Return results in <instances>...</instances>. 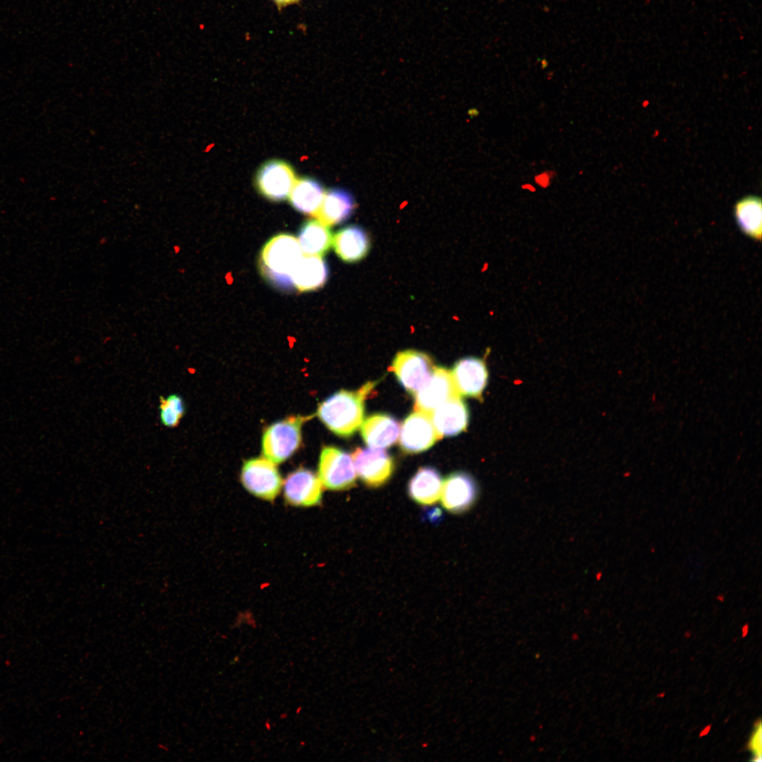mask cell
Segmentation results:
<instances>
[{
  "mask_svg": "<svg viewBox=\"0 0 762 762\" xmlns=\"http://www.w3.org/2000/svg\"><path fill=\"white\" fill-rule=\"evenodd\" d=\"M441 438L430 415L415 410L401 425L399 444L404 452L414 454L428 449Z\"/></svg>",
  "mask_w": 762,
  "mask_h": 762,
  "instance_id": "obj_8",
  "label": "cell"
},
{
  "mask_svg": "<svg viewBox=\"0 0 762 762\" xmlns=\"http://www.w3.org/2000/svg\"><path fill=\"white\" fill-rule=\"evenodd\" d=\"M328 270L322 256L304 255L291 274L293 286L300 291L315 290L323 286Z\"/></svg>",
  "mask_w": 762,
  "mask_h": 762,
  "instance_id": "obj_19",
  "label": "cell"
},
{
  "mask_svg": "<svg viewBox=\"0 0 762 762\" xmlns=\"http://www.w3.org/2000/svg\"><path fill=\"white\" fill-rule=\"evenodd\" d=\"M356 472L352 456L339 448H322L318 464V477L330 490H344L356 483Z\"/></svg>",
  "mask_w": 762,
  "mask_h": 762,
  "instance_id": "obj_4",
  "label": "cell"
},
{
  "mask_svg": "<svg viewBox=\"0 0 762 762\" xmlns=\"http://www.w3.org/2000/svg\"><path fill=\"white\" fill-rule=\"evenodd\" d=\"M332 243L338 256L349 262L362 259L370 247L367 234L357 226H349L339 230L334 235Z\"/></svg>",
  "mask_w": 762,
  "mask_h": 762,
  "instance_id": "obj_20",
  "label": "cell"
},
{
  "mask_svg": "<svg viewBox=\"0 0 762 762\" xmlns=\"http://www.w3.org/2000/svg\"><path fill=\"white\" fill-rule=\"evenodd\" d=\"M451 372L443 367H435L431 375L415 393V410L428 414L447 400L459 397Z\"/></svg>",
  "mask_w": 762,
  "mask_h": 762,
  "instance_id": "obj_10",
  "label": "cell"
},
{
  "mask_svg": "<svg viewBox=\"0 0 762 762\" xmlns=\"http://www.w3.org/2000/svg\"><path fill=\"white\" fill-rule=\"evenodd\" d=\"M751 749L755 753L756 758L752 759L756 761L757 757L761 758V723L758 724V727L756 730V732L752 736L750 742Z\"/></svg>",
  "mask_w": 762,
  "mask_h": 762,
  "instance_id": "obj_24",
  "label": "cell"
},
{
  "mask_svg": "<svg viewBox=\"0 0 762 762\" xmlns=\"http://www.w3.org/2000/svg\"><path fill=\"white\" fill-rule=\"evenodd\" d=\"M522 188H529V189H531V188L534 189V188L533 187V186H531V185H530V184H525V185H523V186H522Z\"/></svg>",
  "mask_w": 762,
  "mask_h": 762,
  "instance_id": "obj_28",
  "label": "cell"
},
{
  "mask_svg": "<svg viewBox=\"0 0 762 762\" xmlns=\"http://www.w3.org/2000/svg\"><path fill=\"white\" fill-rule=\"evenodd\" d=\"M312 416H294L276 422L265 431L262 453L267 459L279 464L289 459L299 447L301 428Z\"/></svg>",
  "mask_w": 762,
  "mask_h": 762,
  "instance_id": "obj_3",
  "label": "cell"
},
{
  "mask_svg": "<svg viewBox=\"0 0 762 762\" xmlns=\"http://www.w3.org/2000/svg\"><path fill=\"white\" fill-rule=\"evenodd\" d=\"M303 255L296 237L287 234H278L261 251V271L273 285L288 289L293 286L291 274Z\"/></svg>",
  "mask_w": 762,
  "mask_h": 762,
  "instance_id": "obj_2",
  "label": "cell"
},
{
  "mask_svg": "<svg viewBox=\"0 0 762 762\" xmlns=\"http://www.w3.org/2000/svg\"><path fill=\"white\" fill-rule=\"evenodd\" d=\"M434 368L433 361L425 353L406 350L395 356L389 370L408 392L415 394L428 380Z\"/></svg>",
  "mask_w": 762,
  "mask_h": 762,
  "instance_id": "obj_6",
  "label": "cell"
},
{
  "mask_svg": "<svg viewBox=\"0 0 762 762\" xmlns=\"http://www.w3.org/2000/svg\"><path fill=\"white\" fill-rule=\"evenodd\" d=\"M355 207L351 195L344 189L332 188L327 192L314 215L326 226H333L348 219Z\"/></svg>",
  "mask_w": 762,
  "mask_h": 762,
  "instance_id": "obj_17",
  "label": "cell"
},
{
  "mask_svg": "<svg viewBox=\"0 0 762 762\" xmlns=\"http://www.w3.org/2000/svg\"><path fill=\"white\" fill-rule=\"evenodd\" d=\"M279 8L298 2L299 0H273Z\"/></svg>",
  "mask_w": 762,
  "mask_h": 762,
  "instance_id": "obj_26",
  "label": "cell"
},
{
  "mask_svg": "<svg viewBox=\"0 0 762 762\" xmlns=\"http://www.w3.org/2000/svg\"><path fill=\"white\" fill-rule=\"evenodd\" d=\"M556 176V172L553 170H546L538 175H536L534 180L537 184L543 188H546L550 186L551 181Z\"/></svg>",
  "mask_w": 762,
  "mask_h": 762,
  "instance_id": "obj_25",
  "label": "cell"
},
{
  "mask_svg": "<svg viewBox=\"0 0 762 762\" xmlns=\"http://www.w3.org/2000/svg\"><path fill=\"white\" fill-rule=\"evenodd\" d=\"M324 195V189L318 181L304 177L296 180L289 197L291 204L296 210L314 216Z\"/></svg>",
  "mask_w": 762,
  "mask_h": 762,
  "instance_id": "obj_21",
  "label": "cell"
},
{
  "mask_svg": "<svg viewBox=\"0 0 762 762\" xmlns=\"http://www.w3.org/2000/svg\"><path fill=\"white\" fill-rule=\"evenodd\" d=\"M430 417L441 437L454 436L466 428L468 411L466 404L459 396L441 404L431 413Z\"/></svg>",
  "mask_w": 762,
  "mask_h": 762,
  "instance_id": "obj_14",
  "label": "cell"
},
{
  "mask_svg": "<svg viewBox=\"0 0 762 762\" xmlns=\"http://www.w3.org/2000/svg\"><path fill=\"white\" fill-rule=\"evenodd\" d=\"M442 479L438 471L431 466L420 468L408 483V495L415 502L432 505L440 497Z\"/></svg>",
  "mask_w": 762,
  "mask_h": 762,
  "instance_id": "obj_16",
  "label": "cell"
},
{
  "mask_svg": "<svg viewBox=\"0 0 762 762\" xmlns=\"http://www.w3.org/2000/svg\"><path fill=\"white\" fill-rule=\"evenodd\" d=\"M298 241L304 255L322 256L330 248L332 238L327 226L315 219L304 223Z\"/></svg>",
  "mask_w": 762,
  "mask_h": 762,
  "instance_id": "obj_22",
  "label": "cell"
},
{
  "mask_svg": "<svg viewBox=\"0 0 762 762\" xmlns=\"http://www.w3.org/2000/svg\"><path fill=\"white\" fill-rule=\"evenodd\" d=\"M296 181L292 167L282 160H270L258 170L255 183L261 194L272 201L289 197Z\"/></svg>",
  "mask_w": 762,
  "mask_h": 762,
  "instance_id": "obj_9",
  "label": "cell"
},
{
  "mask_svg": "<svg viewBox=\"0 0 762 762\" xmlns=\"http://www.w3.org/2000/svg\"><path fill=\"white\" fill-rule=\"evenodd\" d=\"M361 430L362 437L369 447L385 449L397 440L399 425L390 415L375 413L363 421Z\"/></svg>",
  "mask_w": 762,
  "mask_h": 762,
  "instance_id": "obj_15",
  "label": "cell"
},
{
  "mask_svg": "<svg viewBox=\"0 0 762 762\" xmlns=\"http://www.w3.org/2000/svg\"><path fill=\"white\" fill-rule=\"evenodd\" d=\"M747 631H748V627H747V626H744V629H743V636H746V634H747Z\"/></svg>",
  "mask_w": 762,
  "mask_h": 762,
  "instance_id": "obj_29",
  "label": "cell"
},
{
  "mask_svg": "<svg viewBox=\"0 0 762 762\" xmlns=\"http://www.w3.org/2000/svg\"><path fill=\"white\" fill-rule=\"evenodd\" d=\"M352 458L356 474L369 487L385 484L394 470L392 457L382 449L357 448Z\"/></svg>",
  "mask_w": 762,
  "mask_h": 762,
  "instance_id": "obj_7",
  "label": "cell"
},
{
  "mask_svg": "<svg viewBox=\"0 0 762 762\" xmlns=\"http://www.w3.org/2000/svg\"><path fill=\"white\" fill-rule=\"evenodd\" d=\"M368 382L357 391L340 390L318 406L317 416L334 434L349 437L361 425L364 417V400L373 388Z\"/></svg>",
  "mask_w": 762,
  "mask_h": 762,
  "instance_id": "obj_1",
  "label": "cell"
},
{
  "mask_svg": "<svg viewBox=\"0 0 762 762\" xmlns=\"http://www.w3.org/2000/svg\"><path fill=\"white\" fill-rule=\"evenodd\" d=\"M477 497L476 483L466 473H452L442 483L441 503L451 513L461 514L468 510L474 504Z\"/></svg>",
  "mask_w": 762,
  "mask_h": 762,
  "instance_id": "obj_12",
  "label": "cell"
},
{
  "mask_svg": "<svg viewBox=\"0 0 762 762\" xmlns=\"http://www.w3.org/2000/svg\"><path fill=\"white\" fill-rule=\"evenodd\" d=\"M274 462L266 457L253 458L243 465L241 480L244 488L259 498L272 501L278 495L282 478Z\"/></svg>",
  "mask_w": 762,
  "mask_h": 762,
  "instance_id": "obj_5",
  "label": "cell"
},
{
  "mask_svg": "<svg viewBox=\"0 0 762 762\" xmlns=\"http://www.w3.org/2000/svg\"><path fill=\"white\" fill-rule=\"evenodd\" d=\"M322 484L312 471L300 468L289 473L284 483L286 502L295 507H313L320 503Z\"/></svg>",
  "mask_w": 762,
  "mask_h": 762,
  "instance_id": "obj_11",
  "label": "cell"
},
{
  "mask_svg": "<svg viewBox=\"0 0 762 762\" xmlns=\"http://www.w3.org/2000/svg\"><path fill=\"white\" fill-rule=\"evenodd\" d=\"M735 222L742 233L756 241L762 236V203L760 197L745 196L734 205Z\"/></svg>",
  "mask_w": 762,
  "mask_h": 762,
  "instance_id": "obj_18",
  "label": "cell"
},
{
  "mask_svg": "<svg viewBox=\"0 0 762 762\" xmlns=\"http://www.w3.org/2000/svg\"><path fill=\"white\" fill-rule=\"evenodd\" d=\"M451 375L460 395L479 397L487 384L485 365L482 360L475 357H466L457 361Z\"/></svg>",
  "mask_w": 762,
  "mask_h": 762,
  "instance_id": "obj_13",
  "label": "cell"
},
{
  "mask_svg": "<svg viewBox=\"0 0 762 762\" xmlns=\"http://www.w3.org/2000/svg\"><path fill=\"white\" fill-rule=\"evenodd\" d=\"M186 412L183 398L177 394L160 397L159 416L161 423L169 428L179 425Z\"/></svg>",
  "mask_w": 762,
  "mask_h": 762,
  "instance_id": "obj_23",
  "label": "cell"
},
{
  "mask_svg": "<svg viewBox=\"0 0 762 762\" xmlns=\"http://www.w3.org/2000/svg\"><path fill=\"white\" fill-rule=\"evenodd\" d=\"M710 726H708V727H705L704 730L701 732L700 736L701 737V736L707 734V733L710 730Z\"/></svg>",
  "mask_w": 762,
  "mask_h": 762,
  "instance_id": "obj_27",
  "label": "cell"
}]
</instances>
